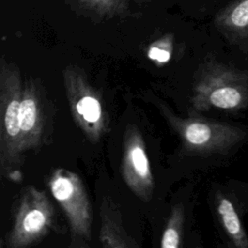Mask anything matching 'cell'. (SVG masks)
I'll return each instance as SVG.
<instances>
[{
  "mask_svg": "<svg viewBox=\"0 0 248 248\" xmlns=\"http://www.w3.org/2000/svg\"><path fill=\"white\" fill-rule=\"evenodd\" d=\"M192 108L237 110L248 105V72L210 60L198 70L193 83Z\"/></svg>",
  "mask_w": 248,
  "mask_h": 248,
  "instance_id": "obj_1",
  "label": "cell"
},
{
  "mask_svg": "<svg viewBox=\"0 0 248 248\" xmlns=\"http://www.w3.org/2000/svg\"><path fill=\"white\" fill-rule=\"evenodd\" d=\"M23 80L18 67L4 58L0 64V167L2 174L17 171L26 152L20 127Z\"/></svg>",
  "mask_w": 248,
  "mask_h": 248,
  "instance_id": "obj_2",
  "label": "cell"
},
{
  "mask_svg": "<svg viewBox=\"0 0 248 248\" xmlns=\"http://www.w3.org/2000/svg\"><path fill=\"white\" fill-rule=\"evenodd\" d=\"M163 115L181 140L186 152L197 155L223 153L244 140L246 132L228 123L190 115L181 117L160 105Z\"/></svg>",
  "mask_w": 248,
  "mask_h": 248,
  "instance_id": "obj_3",
  "label": "cell"
},
{
  "mask_svg": "<svg viewBox=\"0 0 248 248\" xmlns=\"http://www.w3.org/2000/svg\"><path fill=\"white\" fill-rule=\"evenodd\" d=\"M54 221L55 210L46 193L29 185L16 201L13 223L2 245L8 248L32 246L49 233Z\"/></svg>",
  "mask_w": 248,
  "mask_h": 248,
  "instance_id": "obj_4",
  "label": "cell"
},
{
  "mask_svg": "<svg viewBox=\"0 0 248 248\" xmlns=\"http://www.w3.org/2000/svg\"><path fill=\"white\" fill-rule=\"evenodd\" d=\"M49 191L67 218L71 247H88L91 240L92 213L84 184L76 172L64 169H54L47 181Z\"/></svg>",
  "mask_w": 248,
  "mask_h": 248,
  "instance_id": "obj_5",
  "label": "cell"
},
{
  "mask_svg": "<svg viewBox=\"0 0 248 248\" xmlns=\"http://www.w3.org/2000/svg\"><path fill=\"white\" fill-rule=\"evenodd\" d=\"M63 83L77 126L90 142L100 141L108 132V115L100 93L84 71L76 65L65 67Z\"/></svg>",
  "mask_w": 248,
  "mask_h": 248,
  "instance_id": "obj_6",
  "label": "cell"
},
{
  "mask_svg": "<svg viewBox=\"0 0 248 248\" xmlns=\"http://www.w3.org/2000/svg\"><path fill=\"white\" fill-rule=\"evenodd\" d=\"M20 127L25 151L39 150L51 139L53 108L43 84L34 78L23 82Z\"/></svg>",
  "mask_w": 248,
  "mask_h": 248,
  "instance_id": "obj_7",
  "label": "cell"
},
{
  "mask_svg": "<svg viewBox=\"0 0 248 248\" xmlns=\"http://www.w3.org/2000/svg\"><path fill=\"white\" fill-rule=\"evenodd\" d=\"M122 178L128 188L143 202L153 195L154 180L142 135L135 125L126 128L121 160Z\"/></svg>",
  "mask_w": 248,
  "mask_h": 248,
  "instance_id": "obj_8",
  "label": "cell"
},
{
  "mask_svg": "<svg viewBox=\"0 0 248 248\" xmlns=\"http://www.w3.org/2000/svg\"><path fill=\"white\" fill-rule=\"evenodd\" d=\"M99 240L106 248H137L139 244L124 228L120 208L110 197H104L100 206Z\"/></svg>",
  "mask_w": 248,
  "mask_h": 248,
  "instance_id": "obj_9",
  "label": "cell"
},
{
  "mask_svg": "<svg viewBox=\"0 0 248 248\" xmlns=\"http://www.w3.org/2000/svg\"><path fill=\"white\" fill-rule=\"evenodd\" d=\"M216 28L231 42L248 43V0H234L214 17Z\"/></svg>",
  "mask_w": 248,
  "mask_h": 248,
  "instance_id": "obj_10",
  "label": "cell"
},
{
  "mask_svg": "<svg viewBox=\"0 0 248 248\" xmlns=\"http://www.w3.org/2000/svg\"><path fill=\"white\" fill-rule=\"evenodd\" d=\"M216 205L222 226L232 244L238 248H248V237L232 202L223 196H218Z\"/></svg>",
  "mask_w": 248,
  "mask_h": 248,
  "instance_id": "obj_11",
  "label": "cell"
},
{
  "mask_svg": "<svg viewBox=\"0 0 248 248\" xmlns=\"http://www.w3.org/2000/svg\"><path fill=\"white\" fill-rule=\"evenodd\" d=\"M94 18L111 19L131 15L130 0H73Z\"/></svg>",
  "mask_w": 248,
  "mask_h": 248,
  "instance_id": "obj_12",
  "label": "cell"
},
{
  "mask_svg": "<svg viewBox=\"0 0 248 248\" xmlns=\"http://www.w3.org/2000/svg\"><path fill=\"white\" fill-rule=\"evenodd\" d=\"M184 217L183 205L181 203L174 204L171 207L162 233L160 240L161 248H178L181 246Z\"/></svg>",
  "mask_w": 248,
  "mask_h": 248,
  "instance_id": "obj_13",
  "label": "cell"
},
{
  "mask_svg": "<svg viewBox=\"0 0 248 248\" xmlns=\"http://www.w3.org/2000/svg\"><path fill=\"white\" fill-rule=\"evenodd\" d=\"M173 49L172 34H166L152 42L147 47V57L157 64H165L171 58Z\"/></svg>",
  "mask_w": 248,
  "mask_h": 248,
  "instance_id": "obj_14",
  "label": "cell"
},
{
  "mask_svg": "<svg viewBox=\"0 0 248 248\" xmlns=\"http://www.w3.org/2000/svg\"><path fill=\"white\" fill-rule=\"evenodd\" d=\"M135 2L139 3V4H142V3H148V2H151L153 0H134Z\"/></svg>",
  "mask_w": 248,
  "mask_h": 248,
  "instance_id": "obj_15",
  "label": "cell"
}]
</instances>
